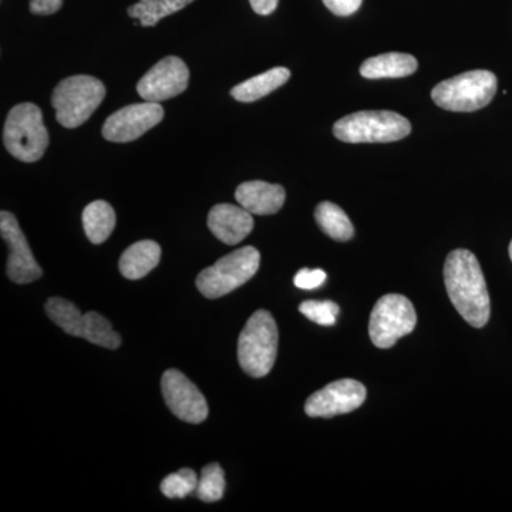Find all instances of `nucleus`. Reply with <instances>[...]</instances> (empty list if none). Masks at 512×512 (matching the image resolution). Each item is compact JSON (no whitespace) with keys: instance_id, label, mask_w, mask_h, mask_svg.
<instances>
[{"instance_id":"4468645a","label":"nucleus","mask_w":512,"mask_h":512,"mask_svg":"<svg viewBox=\"0 0 512 512\" xmlns=\"http://www.w3.org/2000/svg\"><path fill=\"white\" fill-rule=\"evenodd\" d=\"M366 394V387L357 380H336L306 400L305 412L309 417L330 419L359 409L365 403Z\"/></svg>"},{"instance_id":"b1692460","label":"nucleus","mask_w":512,"mask_h":512,"mask_svg":"<svg viewBox=\"0 0 512 512\" xmlns=\"http://www.w3.org/2000/svg\"><path fill=\"white\" fill-rule=\"evenodd\" d=\"M198 480L200 478L194 470L183 468L164 478L161 483V493L168 498H185L197 490Z\"/></svg>"},{"instance_id":"dca6fc26","label":"nucleus","mask_w":512,"mask_h":512,"mask_svg":"<svg viewBox=\"0 0 512 512\" xmlns=\"http://www.w3.org/2000/svg\"><path fill=\"white\" fill-rule=\"evenodd\" d=\"M238 204L255 215L276 214L285 204V190L278 184L248 181L235 191Z\"/></svg>"},{"instance_id":"423d86ee","label":"nucleus","mask_w":512,"mask_h":512,"mask_svg":"<svg viewBox=\"0 0 512 512\" xmlns=\"http://www.w3.org/2000/svg\"><path fill=\"white\" fill-rule=\"evenodd\" d=\"M106 97V87L92 76H72L57 84L52 94L56 119L66 128L82 126Z\"/></svg>"},{"instance_id":"c756f323","label":"nucleus","mask_w":512,"mask_h":512,"mask_svg":"<svg viewBox=\"0 0 512 512\" xmlns=\"http://www.w3.org/2000/svg\"><path fill=\"white\" fill-rule=\"evenodd\" d=\"M510 256H511V261H512V241H511V244H510Z\"/></svg>"},{"instance_id":"1a4fd4ad","label":"nucleus","mask_w":512,"mask_h":512,"mask_svg":"<svg viewBox=\"0 0 512 512\" xmlns=\"http://www.w3.org/2000/svg\"><path fill=\"white\" fill-rule=\"evenodd\" d=\"M417 325L413 303L403 295L383 296L370 315L369 335L376 348L389 349L403 336L412 333Z\"/></svg>"},{"instance_id":"6e6552de","label":"nucleus","mask_w":512,"mask_h":512,"mask_svg":"<svg viewBox=\"0 0 512 512\" xmlns=\"http://www.w3.org/2000/svg\"><path fill=\"white\" fill-rule=\"evenodd\" d=\"M45 309L47 316L69 335L89 340L101 348H120L121 336L100 313L89 312L82 315L74 303L62 298L49 299Z\"/></svg>"},{"instance_id":"4be33fe9","label":"nucleus","mask_w":512,"mask_h":512,"mask_svg":"<svg viewBox=\"0 0 512 512\" xmlns=\"http://www.w3.org/2000/svg\"><path fill=\"white\" fill-rule=\"evenodd\" d=\"M192 2L194 0H140L128 8V16L150 28L156 26L161 19L187 8Z\"/></svg>"},{"instance_id":"c85d7f7f","label":"nucleus","mask_w":512,"mask_h":512,"mask_svg":"<svg viewBox=\"0 0 512 512\" xmlns=\"http://www.w3.org/2000/svg\"><path fill=\"white\" fill-rule=\"evenodd\" d=\"M255 13L261 16H268L278 8L279 0H249Z\"/></svg>"},{"instance_id":"a211bd4d","label":"nucleus","mask_w":512,"mask_h":512,"mask_svg":"<svg viewBox=\"0 0 512 512\" xmlns=\"http://www.w3.org/2000/svg\"><path fill=\"white\" fill-rule=\"evenodd\" d=\"M419 63L416 57L407 53H384L370 57L360 66V74L365 79H400L416 72Z\"/></svg>"},{"instance_id":"cd10ccee","label":"nucleus","mask_w":512,"mask_h":512,"mask_svg":"<svg viewBox=\"0 0 512 512\" xmlns=\"http://www.w3.org/2000/svg\"><path fill=\"white\" fill-rule=\"evenodd\" d=\"M63 0H30L33 15H53L62 9Z\"/></svg>"},{"instance_id":"6ab92c4d","label":"nucleus","mask_w":512,"mask_h":512,"mask_svg":"<svg viewBox=\"0 0 512 512\" xmlns=\"http://www.w3.org/2000/svg\"><path fill=\"white\" fill-rule=\"evenodd\" d=\"M291 79V72L286 67H275L268 72L252 77L247 82L238 84L231 90L232 97L242 103H252L275 92Z\"/></svg>"},{"instance_id":"39448f33","label":"nucleus","mask_w":512,"mask_h":512,"mask_svg":"<svg viewBox=\"0 0 512 512\" xmlns=\"http://www.w3.org/2000/svg\"><path fill=\"white\" fill-rule=\"evenodd\" d=\"M497 83L494 73L473 70L437 84L431 99L441 109L471 113L491 103L497 93Z\"/></svg>"},{"instance_id":"0eeeda50","label":"nucleus","mask_w":512,"mask_h":512,"mask_svg":"<svg viewBox=\"0 0 512 512\" xmlns=\"http://www.w3.org/2000/svg\"><path fill=\"white\" fill-rule=\"evenodd\" d=\"M261 254L254 247H244L222 256L210 268L197 276L198 291L208 299L228 295L239 286L247 284L258 272Z\"/></svg>"},{"instance_id":"f03ea898","label":"nucleus","mask_w":512,"mask_h":512,"mask_svg":"<svg viewBox=\"0 0 512 512\" xmlns=\"http://www.w3.org/2000/svg\"><path fill=\"white\" fill-rule=\"evenodd\" d=\"M279 333L268 311H256L238 339V360L242 370L252 377L271 372L278 355Z\"/></svg>"},{"instance_id":"412c9836","label":"nucleus","mask_w":512,"mask_h":512,"mask_svg":"<svg viewBox=\"0 0 512 512\" xmlns=\"http://www.w3.org/2000/svg\"><path fill=\"white\" fill-rule=\"evenodd\" d=\"M315 218L322 231L335 241H349L355 235L352 221L346 212L333 202H320L315 210Z\"/></svg>"},{"instance_id":"20e7f679","label":"nucleus","mask_w":512,"mask_h":512,"mask_svg":"<svg viewBox=\"0 0 512 512\" xmlns=\"http://www.w3.org/2000/svg\"><path fill=\"white\" fill-rule=\"evenodd\" d=\"M412 124L394 111H359L343 117L333 134L343 143H392L409 136Z\"/></svg>"},{"instance_id":"f8f14e48","label":"nucleus","mask_w":512,"mask_h":512,"mask_svg":"<svg viewBox=\"0 0 512 512\" xmlns=\"http://www.w3.org/2000/svg\"><path fill=\"white\" fill-rule=\"evenodd\" d=\"M190 70L180 57L168 56L151 67L137 84V92L144 101L173 99L187 90Z\"/></svg>"},{"instance_id":"a878e982","label":"nucleus","mask_w":512,"mask_h":512,"mask_svg":"<svg viewBox=\"0 0 512 512\" xmlns=\"http://www.w3.org/2000/svg\"><path fill=\"white\" fill-rule=\"evenodd\" d=\"M326 282V272L322 269L303 268L296 274L293 284L303 291L318 289Z\"/></svg>"},{"instance_id":"9d476101","label":"nucleus","mask_w":512,"mask_h":512,"mask_svg":"<svg viewBox=\"0 0 512 512\" xmlns=\"http://www.w3.org/2000/svg\"><path fill=\"white\" fill-rule=\"evenodd\" d=\"M164 119V109L153 101L130 104L111 114L103 126V137L111 143H131Z\"/></svg>"},{"instance_id":"bb28decb","label":"nucleus","mask_w":512,"mask_h":512,"mask_svg":"<svg viewBox=\"0 0 512 512\" xmlns=\"http://www.w3.org/2000/svg\"><path fill=\"white\" fill-rule=\"evenodd\" d=\"M330 12L338 16H350L362 6L363 0H322Z\"/></svg>"},{"instance_id":"f3484780","label":"nucleus","mask_w":512,"mask_h":512,"mask_svg":"<svg viewBox=\"0 0 512 512\" xmlns=\"http://www.w3.org/2000/svg\"><path fill=\"white\" fill-rule=\"evenodd\" d=\"M161 259V248L154 241H140L128 247L121 255L119 268L121 275L131 281L144 278L150 274Z\"/></svg>"},{"instance_id":"5701e85b","label":"nucleus","mask_w":512,"mask_h":512,"mask_svg":"<svg viewBox=\"0 0 512 512\" xmlns=\"http://www.w3.org/2000/svg\"><path fill=\"white\" fill-rule=\"evenodd\" d=\"M225 477L224 470L218 463L208 464L202 468L195 494L204 503H215L224 497Z\"/></svg>"},{"instance_id":"2eb2a0df","label":"nucleus","mask_w":512,"mask_h":512,"mask_svg":"<svg viewBox=\"0 0 512 512\" xmlns=\"http://www.w3.org/2000/svg\"><path fill=\"white\" fill-rule=\"evenodd\" d=\"M208 228L224 244L237 245L251 234L254 218L244 207L218 204L208 214Z\"/></svg>"},{"instance_id":"aec40b11","label":"nucleus","mask_w":512,"mask_h":512,"mask_svg":"<svg viewBox=\"0 0 512 512\" xmlns=\"http://www.w3.org/2000/svg\"><path fill=\"white\" fill-rule=\"evenodd\" d=\"M116 227V212L106 201H93L83 211V228L94 245L103 244Z\"/></svg>"},{"instance_id":"ddd939ff","label":"nucleus","mask_w":512,"mask_h":512,"mask_svg":"<svg viewBox=\"0 0 512 512\" xmlns=\"http://www.w3.org/2000/svg\"><path fill=\"white\" fill-rule=\"evenodd\" d=\"M168 409L185 423L200 424L208 417V404L198 387L180 370L170 369L161 379Z\"/></svg>"},{"instance_id":"7ed1b4c3","label":"nucleus","mask_w":512,"mask_h":512,"mask_svg":"<svg viewBox=\"0 0 512 512\" xmlns=\"http://www.w3.org/2000/svg\"><path fill=\"white\" fill-rule=\"evenodd\" d=\"M3 144L13 157L23 163H35L45 156L49 133L42 110L33 103H22L10 110L3 128Z\"/></svg>"},{"instance_id":"393cba45","label":"nucleus","mask_w":512,"mask_h":512,"mask_svg":"<svg viewBox=\"0 0 512 512\" xmlns=\"http://www.w3.org/2000/svg\"><path fill=\"white\" fill-rule=\"evenodd\" d=\"M299 311L320 326H333L338 320L339 306L332 301H306L301 303Z\"/></svg>"},{"instance_id":"f257e3e1","label":"nucleus","mask_w":512,"mask_h":512,"mask_svg":"<svg viewBox=\"0 0 512 512\" xmlns=\"http://www.w3.org/2000/svg\"><path fill=\"white\" fill-rule=\"evenodd\" d=\"M444 282L448 298L457 312L474 328H483L490 320V296L483 269L476 255L456 249L447 256Z\"/></svg>"},{"instance_id":"9b49d317","label":"nucleus","mask_w":512,"mask_h":512,"mask_svg":"<svg viewBox=\"0 0 512 512\" xmlns=\"http://www.w3.org/2000/svg\"><path fill=\"white\" fill-rule=\"evenodd\" d=\"M0 235L9 248L6 274L10 281L19 285L37 281L43 275L42 268L30 251L28 239L20 229L18 220L8 211L0 212Z\"/></svg>"}]
</instances>
